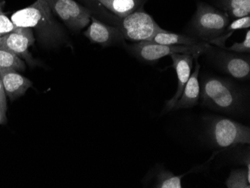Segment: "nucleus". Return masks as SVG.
<instances>
[{"instance_id":"nucleus-22","label":"nucleus","mask_w":250,"mask_h":188,"mask_svg":"<svg viewBox=\"0 0 250 188\" xmlns=\"http://www.w3.org/2000/svg\"><path fill=\"white\" fill-rule=\"evenodd\" d=\"M7 95L4 89L2 79L0 77V125L7 123V111H8V103Z\"/></svg>"},{"instance_id":"nucleus-23","label":"nucleus","mask_w":250,"mask_h":188,"mask_svg":"<svg viewBox=\"0 0 250 188\" xmlns=\"http://www.w3.org/2000/svg\"><path fill=\"white\" fill-rule=\"evenodd\" d=\"M17 28L12 21L4 14L2 9H0V37L12 32Z\"/></svg>"},{"instance_id":"nucleus-3","label":"nucleus","mask_w":250,"mask_h":188,"mask_svg":"<svg viewBox=\"0 0 250 188\" xmlns=\"http://www.w3.org/2000/svg\"><path fill=\"white\" fill-rule=\"evenodd\" d=\"M206 133L210 144L217 148H229L250 143V128L228 118L208 116Z\"/></svg>"},{"instance_id":"nucleus-6","label":"nucleus","mask_w":250,"mask_h":188,"mask_svg":"<svg viewBox=\"0 0 250 188\" xmlns=\"http://www.w3.org/2000/svg\"><path fill=\"white\" fill-rule=\"evenodd\" d=\"M115 26L119 28L124 39L133 42H149L157 32L162 29L143 8L120 19Z\"/></svg>"},{"instance_id":"nucleus-12","label":"nucleus","mask_w":250,"mask_h":188,"mask_svg":"<svg viewBox=\"0 0 250 188\" xmlns=\"http://www.w3.org/2000/svg\"><path fill=\"white\" fill-rule=\"evenodd\" d=\"M4 89L11 102H14L32 86V82L27 77L21 75L18 71L12 69H0Z\"/></svg>"},{"instance_id":"nucleus-4","label":"nucleus","mask_w":250,"mask_h":188,"mask_svg":"<svg viewBox=\"0 0 250 188\" xmlns=\"http://www.w3.org/2000/svg\"><path fill=\"white\" fill-rule=\"evenodd\" d=\"M229 23L228 14L205 2H199L190 26L195 38L210 44L212 41L223 34Z\"/></svg>"},{"instance_id":"nucleus-2","label":"nucleus","mask_w":250,"mask_h":188,"mask_svg":"<svg viewBox=\"0 0 250 188\" xmlns=\"http://www.w3.org/2000/svg\"><path fill=\"white\" fill-rule=\"evenodd\" d=\"M201 104L217 111L241 113L245 97L232 83L217 77L203 78L200 85Z\"/></svg>"},{"instance_id":"nucleus-24","label":"nucleus","mask_w":250,"mask_h":188,"mask_svg":"<svg viewBox=\"0 0 250 188\" xmlns=\"http://www.w3.org/2000/svg\"><path fill=\"white\" fill-rule=\"evenodd\" d=\"M146 1H147V0H146Z\"/></svg>"},{"instance_id":"nucleus-8","label":"nucleus","mask_w":250,"mask_h":188,"mask_svg":"<svg viewBox=\"0 0 250 188\" xmlns=\"http://www.w3.org/2000/svg\"><path fill=\"white\" fill-rule=\"evenodd\" d=\"M206 54L210 55L217 65L226 74L242 81L250 79V56L223 50V49L215 50L211 46Z\"/></svg>"},{"instance_id":"nucleus-19","label":"nucleus","mask_w":250,"mask_h":188,"mask_svg":"<svg viewBox=\"0 0 250 188\" xmlns=\"http://www.w3.org/2000/svg\"><path fill=\"white\" fill-rule=\"evenodd\" d=\"M0 69H12L19 72L26 69V64L15 53L0 47Z\"/></svg>"},{"instance_id":"nucleus-14","label":"nucleus","mask_w":250,"mask_h":188,"mask_svg":"<svg viewBox=\"0 0 250 188\" xmlns=\"http://www.w3.org/2000/svg\"><path fill=\"white\" fill-rule=\"evenodd\" d=\"M104 7L117 18L122 19L143 8L146 0H90Z\"/></svg>"},{"instance_id":"nucleus-26","label":"nucleus","mask_w":250,"mask_h":188,"mask_svg":"<svg viewBox=\"0 0 250 188\" xmlns=\"http://www.w3.org/2000/svg\"><path fill=\"white\" fill-rule=\"evenodd\" d=\"M0 38H1V37H0Z\"/></svg>"},{"instance_id":"nucleus-15","label":"nucleus","mask_w":250,"mask_h":188,"mask_svg":"<svg viewBox=\"0 0 250 188\" xmlns=\"http://www.w3.org/2000/svg\"><path fill=\"white\" fill-rule=\"evenodd\" d=\"M152 43L164 44V45H196L204 43L196 38L187 35L176 34L161 29L157 32L149 41Z\"/></svg>"},{"instance_id":"nucleus-21","label":"nucleus","mask_w":250,"mask_h":188,"mask_svg":"<svg viewBox=\"0 0 250 188\" xmlns=\"http://www.w3.org/2000/svg\"><path fill=\"white\" fill-rule=\"evenodd\" d=\"M223 50L234 53H244L250 52V31L247 30L245 39L241 42H236L229 47H225Z\"/></svg>"},{"instance_id":"nucleus-18","label":"nucleus","mask_w":250,"mask_h":188,"mask_svg":"<svg viewBox=\"0 0 250 188\" xmlns=\"http://www.w3.org/2000/svg\"><path fill=\"white\" fill-rule=\"evenodd\" d=\"M184 175H176L170 171L167 170L164 167L158 169L156 173L155 184L154 188H182L181 180Z\"/></svg>"},{"instance_id":"nucleus-11","label":"nucleus","mask_w":250,"mask_h":188,"mask_svg":"<svg viewBox=\"0 0 250 188\" xmlns=\"http://www.w3.org/2000/svg\"><path fill=\"white\" fill-rule=\"evenodd\" d=\"M91 21L84 36L92 43L107 47L125 40L117 26H109L93 16L91 17Z\"/></svg>"},{"instance_id":"nucleus-16","label":"nucleus","mask_w":250,"mask_h":188,"mask_svg":"<svg viewBox=\"0 0 250 188\" xmlns=\"http://www.w3.org/2000/svg\"><path fill=\"white\" fill-rule=\"evenodd\" d=\"M219 5L230 19L250 16V0H220Z\"/></svg>"},{"instance_id":"nucleus-10","label":"nucleus","mask_w":250,"mask_h":188,"mask_svg":"<svg viewBox=\"0 0 250 188\" xmlns=\"http://www.w3.org/2000/svg\"><path fill=\"white\" fill-rule=\"evenodd\" d=\"M171 58L172 60V67L176 71L178 77V88L174 96L166 103L164 113L172 110L174 105L176 104L183 92L184 88L192 74V63L196 57L190 54H181L175 53L172 54Z\"/></svg>"},{"instance_id":"nucleus-20","label":"nucleus","mask_w":250,"mask_h":188,"mask_svg":"<svg viewBox=\"0 0 250 188\" xmlns=\"http://www.w3.org/2000/svg\"><path fill=\"white\" fill-rule=\"evenodd\" d=\"M228 188H250V172L247 168L231 171L226 182Z\"/></svg>"},{"instance_id":"nucleus-5","label":"nucleus","mask_w":250,"mask_h":188,"mask_svg":"<svg viewBox=\"0 0 250 188\" xmlns=\"http://www.w3.org/2000/svg\"><path fill=\"white\" fill-rule=\"evenodd\" d=\"M210 47L209 43L205 42L196 45H164L143 41L135 42L132 45L128 46V49L139 60L154 63L175 53L190 54L199 58L202 55L206 54Z\"/></svg>"},{"instance_id":"nucleus-1","label":"nucleus","mask_w":250,"mask_h":188,"mask_svg":"<svg viewBox=\"0 0 250 188\" xmlns=\"http://www.w3.org/2000/svg\"><path fill=\"white\" fill-rule=\"evenodd\" d=\"M53 15L46 0H36L29 6L15 12L11 20L17 27L36 29L41 43L51 47L61 43L65 37Z\"/></svg>"},{"instance_id":"nucleus-25","label":"nucleus","mask_w":250,"mask_h":188,"mask_svg":"<svg viewBox=\"0 0 250 188\" xmlns=\"http://www.w3.org/2000/svg\"><path fill=\"white\" fill-rule=\"evenodd\" d=\"M0 9H1V8H0Z\"/></svg>"},{"instance_id":"nucleus-17","label":"nucleus","mask_w":250,"mask_h":188,"mask_svg":"<svg viewBox=\"0 0 250 188\" xmlns=\"http://www.w3.org/2000/svg\"><path fill=\"white\" fill-rule=\"evenodd\" d=\"M250 27V17L246 16L243 18H237L229 24V26L225 29L223 34L220 37L212 41L210 43L215 44L219 48L224 49L226 47V42L229 38L231 37V35L236 30L239 29H249Z\"/></svg>"},{"instance_id":"nucleus-9","label":"nucleus","mask_w":250,"mask_h":188,"mask_svg":"<svg viewBox=\"0 0 250 188\" xmlns=\"http://www.w3.org/2000/svg\"><path fill=\"white\" fill-rule=\"evenodd\" d=\"M35 42L33 32L29 28L18 27L0 38V47L9 50L29 63V65L36 64L29 48Z\"/></svg>"},{"instance_id":"nucleus-7","label":"nucleus","mask_w":250,"mask_h":188,"mask_svg":"<svg viewBox=\"0 0 250 188\" xmlns=\"http://www.w3.org/2000/svg\"><path fill=\"white\" fill-rule=\"evenodd\" d=\"M52 12L73 31H80L88 26L92 12L74 0H46Z\"/></svg>"},{"instance_id":"nucleus-13","label":"nucleus","mask_w":250,"mask_h":188,"mask_svg":"<svg viewBox=\"0 0 250 188\" xmlns=\"http://www.w3.org/2000/svg\"><path fill=\"white\" fill-rule=\"evenodd\" d=\"M196 66L193 73L191 74L183 92L181 94L178 102L174 105L172 110L181 109H188L193 107L199 104L200 98V84L199 81L200 64L198 62V58H195Z\"/></svg>"}]
</instances>
